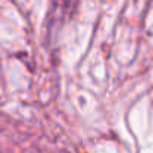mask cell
<instances>
[{
	"instance_id": "6da1fadb",
	"label": "cell",
	"mask_w": 153,
	"mask_h": 153,
	"mask_svg": "<svg viewBox=\"0 0 153 153\" xmlns=\"http://www.w3.org/2000/svg\"><path fill=\"white\" fill-rule=\"evenodd\" d=\"M76 0H50V17L51 21H62L74 8Z\"/></svg>"
}]
</instances>
